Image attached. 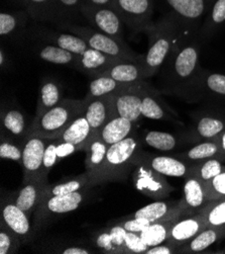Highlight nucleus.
<instances>
[{"instance_id": "nucleus-23", "label": "nucleus", "mask_w": 225, "mask_h": 254, "mask_svg": "<svg viewBox=\"0 0 225 254\" xmlns=\"http://www.w3.org/2000/svg\"><path fill=\"white\" fill-rule=\"evenodd\" d=\"M110 227L96 231L91 241L95 249L108 254H124V242L128 231L116 223H110Z\"/></svg>"}, {"instance_id": "nucleus-56", "label": "nucleus", "mask_w": 225, "mask_h": 254, "mask_svg": "<svg viewBox=\"0 0 225 254\" xmlns=\"http://www.w3.org/2000/svg\"><path fill=\"white\" fill-rule=\"evenodd\" d=\"M7 1L15 4V5H19L21 6L22 8H26L28 9L29 8V2L28 0H7Z\"/></svg>"}, {"instance_id": "nucleus-17", "label": "nucleus", "mask_w": 225, "mask_h": 254, "mask_svg": "<svg viewBox=\"0 0 225 254\" xmlns=\"http://www.w3.org/2000/svg\"><path fill=\"white\" fill-rule=\"evenodd\" d=\"M1 223L19 236L21 242H27L33 235L31 218L14 202L13 195L1 194Z\"/></svg>"}, {"instance_id": "nucleus-42", "label": "nucleus", "mask_w": 225, "mask_h": 254, "mask_svg": "<svg viewBox=\"0 0 225 254\" xmlns=\"http://www.w3.org/2000/svg\"><path fill=\"white\" fill-rule=\"evenodd\" d=\"M201 211L207 227L225 228V198L208 201Z\"/></svg>"}, {"instance_id": "nucleus-49", "label": "nucleus", "mask_w": 225, "mask_h": 254, "mask_svg": "<svg viewBox=\"0 0 225 254\" xmlns=\"http://www.w3.org/2000/svg\"><path fill=\"white\" fill-rule=\"evenodd\" d=\"M113 223L120 225L128 232L134 233H141L152 224L148 220L143 218H122L120 220L114 221Z\"/></svg>"}, {"instance_id": "nucleus-10", "label": "nucleus", "mask_w": 225, "mask_h": 254, "mask_svg": "<svg viewBox=\"0 0 225 254\" xmlns=\"http://www.w3.org/2000/svg\"><path fill=\"white\" fill-rule=\"evenodd\" d=\"M80 10L82 16L92 28L116 40L123 41V28L126 24L113 7L96 6L84 1Z\"/></svg>"}, {"instance_id": "nucleus-27", "label": "nucleus", "mask_w": 225, "mask_h": 254, "mask_svg": "<svg viewBox=\"0 0 225 254\" xmlns=\"http://www.w3.org/2000/svg\"><path fill=\"white\" fill-rule=\"evenodd\" d=\"M174 156L189 165L202 162L210 158H220L225 161L221 154L218 143L214 140L196 143V145H194L192 148L185 152H181V153L174 154Z\"/></svg>"}, {"instance_id": "nucleus-12", "label": "nucleus", "mask_w": 225, "mask_h": 254, "mask_svg": "<svg viewBox=\"0 0 225 254\" xmlns=\"http://www.w3.org/2000/svg\"><path fill=\"white\" fill-rule=\"evenodd\" d=\"M135 188L143 195L155 200H161L174 191L165 175L145 164H136L133 172Z\"/></svg>"}, {"instance_id": "nucleus-14", "label": "nucleus", "mask_w": 225, "mask_h": 254, "mask_svg": "<svg viewBox=\"0 0 225 254\" xmlns=\"http://www.w3.org/2000/svg\"><path fill=\"white\" fill-rule=\"evenodd\" d=\"M1 138L8 139L23 145L30 136L31 125H28L26 115L14 104L2 103L0 112Z\"/></svg>"}, {"instance_id": "nucleus-16", "label": "nucleus", "mask_w": 225, "mask_h": 254, "mask_svg": "<svg viewBox=\"0 0 225 254\" xmlns=\"http://www.w3.org/2000/svg\"><path fill=\"white\" fill-rule=\"evenodd\" d=\"M141 116L151 120L167 121L183 126L178 113L166 103L162 97V92L149 82L142 92Z\"/></svg>"}, {"instance_id": "nucleus-38", "label": "nucleus", "mask_w": 225, "mask_h": 254, "mask_svg": "<svg viewBox=\"0 0 225 254\" xmlns=\"http://www.w3.org/2000/svg\"><path fill=\"white\" fill-rule=\"evenodd\" d=\"M130 83L119 82L108 76H98L91 80L89 84V90L84 99L89 100L91 98L104 96L108 94H113L124 87H127Z\"/></svg>"}, {"instance_id": "nucleus-4", "label": "nucleus", "mask_w": 225, "mask_h": 254, "mask_svg": "<svg viewBox=\"0 0 225 254\" xmlns=\"http://www.w3.org/2000/svg\"><path fill=\"white\" fill-rule=\"evenodd\" d=\"M86 100L64 98L61 103L46 111L31 123L30 135L55 140L77 118L84 115Z\"/></svg>"}, {"instance_id": "nucleus-8", "label": "nucleus", "mask_w": 225, "mask_h": 254, "mask_svg": "<svg viewBox=\"0 0 225 254\" xmlns=\"http://www.w3.org/2000/svg\"><path fill=\"white\" fill-rule=\"evenodd\" d=\"M89 190L90 189H84L69 194L43 198L35 213L33 232L38 231L49 218L74 212L79 209L88 198Z\"/></svg>"}, {"instance_id": "nucleus-36", "label": "nucleus", "mask_w": 225, "mask_h": 254, "mask_svg": "<svg viewBox=\"0 0 225 254\" xmlns=\"http://www.w3.org/2000/svg\"><path fill=\"white\" fill-rule=\"evenodd\" d=\"M108 147L109 146L101 138L96 136L92 138L84 148V151L87 153L85 159L86 172L89 174L90 179L102 167Z\"/></svg>"}, {"instance_id": "nucleus-55", "label": "nucleus", "mask_w": 225, "mask_h": 254, "mask_svg": "<svg viewBox=\"0 0 225 254\" xmlns=\"http://www.w3.org/2000/svg\"><path fill=\"white\" fill-rule=\"evenodd\" d=\"M214 141H216L220 147L221 150V154L223 156V158L225 159V132L221 133L216 139H214Z\"/></svg>"}, {"instance_id": "nucleus-1", "label": "nucleus", "mask_w": 225, "mask_h": 254, "mask_svg": "<svg viewBox=\"0 0 225 254\" xmlns=\"http://www.w3.org/2000/svg\"><path fill=\"white\" fill-rule=\"evenodd\" d=\"M200 40L198 36L184 38L169 55L159 71V90L180 98L197 75L200 66Z\"/></svg>"}, {"instance_id": "nucleus-2", "label": "nucleus", "mask_w": 225, "mask_h": 254, "mask_svg": "<svg viewBox=\"0 0 225 254\" xmlns=\"http://www.w3.org/2000/svg\"><path fill=\"white\" fill-rule=\"evenodd\" d=\"M144 34L148 38V48L143 60L145 79L158 74L174 48L184 38L191 37L184 33L179 21L170 12L153 22Z\"/></svg>"}, {"instance_id": "nucleus-7", "label": "nucleus", "mask_w": 225, "mask_h": 254, "mask_svg": "<svg viewBox=\"0 0 225 254\" xmlns=\"http://www.w3.org/2000/svg\"><path fill=\"white\" fill-rule=\"evenodd\" d=\"M213 0H162L166 12L172 13L187 36H198Z\"/></svg>"}, {"instance_id": "nucleus-5", "label": "nucleus", "mask_w": 225, "mask_h": 254, "mask_svg": "<svg viewBox=\"0 0 225 254\" xmlns=\"http://www.w3.org/2000/svg\"><path fill=\"white\" fill-rule=\"evenodd\" d=\"M59 29L82 38L89 48L100 51L108 56L123 61H142L144 55L137 54L124 41L116 40L108 35L95 30L91 27H83L77 23L66 22L58 25Z\"/></svg>"}, {"instance_id": "nucleus-32", "label": "nucleus", "mask_w": 225, "mask_h": 254, "mask_svg": "<svg viewBox=\"0 0 225 254\" xmlns=\"http://www.w3.org/2000/svg\"><path fill=\"white\" fill-rule=\"evenodd\" d=\"M225 239V228L206 227L189 242L178 248L177 253H199Z\"/></svg>"}, {"instance_id": "nucleus-45", "label": "nucleus", "mask_w": 225, "mask_h": 254, "mask_svg": "<svg viewBox=\"0 0 225 254\" xmlns=\"http://www.w3.org/2000/svg\"><path fill=\"white\" fill-rule=\"evenodd\" d=\"M208 201L225 198V170L204 184Z\"/></svg>"}, {"instance_id": "nucleus-9", "label": "nucleus", "mask_w": 225, "mask_h": 254, "mask_svg": "<svg viewBox=\"0 0 225 254\" xmlns=\"http://www.w3.org/2000/svg\"><path fill=\"white\" fill-rule=\"evenodd\" d=\"M112 7L135 35L144 33L154 22L155 0H113Z\"/></svg>"}, {"instance_id": "nucleus-52", "label": "nucleus", "mask_w": 225, "mask_h": 254, "mask_svg": "<svg viewBox=\"0 0 225 254\" xmlns=\"http://www.w3.org/2000/svg\"><path fill=\"white\" fill-rule=\"evenodd\" d=\"M76 151H79L78 148L71 144V143H67V142H61L59 143L58 142V145H57V155H58V159L59 161L62 160L63 158L73 154L74 152Z\"/></svg>"}, {"instance_id": "nucleus-44", "label": "nucleus", "mask_w": 225, "mask_h": 254, "mask_svg": "<svg viewBox=\"0 0 225 254\" xmlns=\"http://www.w3.org/2000/svg\"><path fill=\"white\" fill-rule=\"evenodd\" d=\"M21 244V239L10 228L0 224V254L16 253Z\"/></svg>"}, {"instance_id": "nucleus-25", "label": "nucleus", "mask_w": 225, "mask_h": 254, "mask_svg": "<svg viewBox=\"0 0 225 254\" xmlns=\"http://www.w3.org/2000/svg\"><path fill=\"white\" fill-rule=\"evenodd\" d=\"M183 192L182 200L191 215L198 213L208 202L204 183L194 175L186 177Z\"/></svg>"}, {"instance_id": "nucleus-51", "label": "nucleus", "mask_w": 225, "mask_h": 254, "mask_svg": "<svg viewBox=\"0 0 225 254\" xmlns=\"http://www.w3.org/2000/svg\"><path fill=\"white\" fill-rule=\"evenodd\" d=\"M177 248L168 243L167 241L156 245L148 247V249L144 252V254H173V253H177Z\"/></svg>"}, {"instance_id": "nucleus-50", "label": "nucleus", "mask_w": 225, "mask_h": 254, "mask_svg": "<svg viewBox=\"0 0 225 254\" xmlns=\"http://www.w3.org/2000/svg\"><path fill=\"white\" fill-rule=\"evenodd\" d=\"M54 253H62V254H91L95 253L94 249L87 247V246H82L79 244H70L69 246L65 247H58L54 248L52 250Z\"/></svg>"}, {"instance_id": "nucleus-18", "label": "nucleus", "mask_w": 225, "mask_h": 254, "mask_svg": "<svg viewBox=\"0 0 225 254\" xmlns=\"http://www.w3.org/2000/svg\"><path fill=\"white\" fill-rule=\"evenodd\" d=\"M145 164L165 176L186 177L191 174V165L186 162L169 155L153 154L142 149L138 152L135 159L136 164Z\"/></svg>"}, {"instance_id": "nucleus-19", "label": "nucleus", "mask_w": 225, "mask_h": 254, "mask_svg": "<svg viewBox=\"0 0 225 254\" xmlns=\"http://www.w3.org/2000/svg\"><path fill=\"white\" fill-rule=\"evenodd\" d=\"M84 116L91 128L92 138L98 136L103 129V127L110 120L116 117L113 94L86 100V110Z\"/></svg>"}, {"instance_id": "nucleus-46", "label": "nucleus", "mask_w": 225, "mask_h": 254, "mask_svg": "<svg viewBox=\"0 0 225 254\" xmlns=\"http://www.w3.org/2000/svg\"><path fill=\"white\" fill-rule=\"evenodd\" d=\"M0 157H1V159L13 160L21 164L22 145L14 141L1 138V142H0Z\"/></svg>"}, {"instance_id": "nucleus-35", "label": "nucleus", "mask_w": 225, "mask_h": 254, "mask_svg": "<svg viewBox=\"0 0 225 254\" xmlns=\"http://www.w3.org/2000/svg\"><path fill=\"white\" fill-rule=\"evenodd\" d=\"M92 188L93 187L91 184L90 176L85 171L82 174L68 177V179H65L64 181H61L59 183H56L53 185L48 184L45 190L43 198L51 197L55 195H61V194H69L72 192L82 190L84 189H92Z\"/></svg>"}, {"instance_id": "nucleus-53", "label": "nucleus", "mask_w": 225, "mask_h": 254, "mask_svg": "<svg viewBox=\"0 0 225 254\" xmlns=\"http://www.w3.org/2000/svg\"><path fill=\"white\" fill-rule=\"evenodd\" d=\"M0 67H1L2 71H7L11 66H10V59L8 55L6 54L5 50L1 47L0 49Z\"/></svg>"}, {"instance_id": "nucleus-33", "label": "nucleus", "mask_w": 225, "mask_h": 254, "mask_svg": "<svg viewBox=\"0 0 225 254\" xmlns=\"http://www.w3.org/2000/svg\"><path fill=\"white\" fill-rule=\"evenodd\" d=\"M101 76H108L119 82H138L145 80L142 61H119Z\"/></svg>"}, {"instance_id": "nucleus-22", "label": "nucleus", "mask_w": 225, "mask_h": 254, "mask_svg": "<svg viewBox=\"0 0 225 254\" xmlns=\"http://www.w3.org/2000/svg\"><path fill=\"white\" fill-rule=\"evenodd\" d=\"M206 227L204 215L200 210L198 213L186 216L175 223L167 242L178 249L205 229Z\"/></svg>"}, {"instance_id": "nucleus-37", "label": "nucleus", "mask_w": 225, "mask_h": 254, "mask_svg": "<svg viewBox=\"0 0 225 254\" xmlns=\"http://www.w3.org/2000/svg\"><path fill=\"white\" fill-rule=\"evenodd\" d=\"M32 19L39 22H52L59 25L61 17L56 0H28Z\"/></svg>"}, {"instance_id": "nucleus-11", "label": "nucleus", "mask_w": 225, "mask_h": 254, "mask_svg": "<svg viewBox=\"0 0 225 254\" xmlns=\"http://www.w3.org/2000/svg\"><path fill=\"white\" fill-rule=\"evenodd\" d=\"M192 129L186 139L192 143L210 141L225 132V111L208 109L195 114Z\"/></svg>"}, {"instance_id": "nucleus-28", "label": "nucleus", "mask_w": 225, "mask_h": 254, "mask_svg": "<svg viewBox=\"0 0 225 254\" xmlns=\"http://www.w3.org/2000/svg\"><path fill=\"white\" fill-rule=\"evenodd\" d=\"M35 53L40 59L45 62L77 69L78 55H75L56 45L41 42L35 47Z\"/></svg>"}, {"instance_id": "nucleus-40", "label": "nucleus", "mask_w": 225, "mask_h": 254, "mask_svg": "<svg viewBox=\"0 0 225 254\" xmlns=\"http://www.w3.org/2000/svg\"><path fill=\"white\" fill-rule=\"evenodd\" d=\"M183 139L171 133L161 131H146L143 133L141 142L151 148L168 152L178 148Z\"/></svg>"}, {"instance_id": "nucleus-47", "label": "nucleus", "mask_w": 225, "mask_h": 254, "mask_svg": "<svg viewBox=\"0 0 225 254\" xmlns=\"http://www.w3.org/2000/svg\"><path fill=\"white\" fill-rule=\"evenodd\" d=\"M148 246L143 241L140 233L128 232L124 242V254H144Z\"/></svg>"}, {"instance_id": "nucleus-21", "label": "nucleus", "mask_w": 225, "mask_h": 254, "mask_svg": "<svg viewBox=\"0 0 225 254\" xmlns=\"http://www.w3.org/2000/svg\"><path fill=\"white\" fill-rule=\"evenodd\" d=\"M31 34L34 39L40 42L56 45L78 56L83 54L87 49H89V46L82 38L71 33L67 34L56 32L51 29L36 25L32 30Z\"/></svg>"}, {"instance_id": "nucleus-41", "label": "nucleus", "mask_w": 225, "mask_h": 254, "mask_svg": "<svg viewBox=\"0 0 225 254\" xmlns=\"http://www.w3.org/2000/svg\"><path fill=\"white\" fill-rule=\"evenodd\" d=\"M223 160L220 158H210L205 161L191 165V174L194 175L204 184L212 180L213 177L225 170Z\"/></svg>"}, {"instance_id": "nucleus-39", "label": "nucleus", "mask_w": 225, "mask_h": 254, "mask_svg": "<svg viewBox=\"0 0 225 254\" xmlns=\"http://www.w3.org/2000/svg\"><path fill=\"white\" fill-rule=\"evenodd\" d=\"M177 221L178 220H171L152 223L140 235L148 247L162 244L168 240L172 227Z\"/></svg>"}, {"instance_id": "nucleus-48", "label": "nucleus", "mask_w": 225, "mask_h": 254, "mask_svg": "<svg viewBox=\"0 0 225 254\" xmlns=\"http://www.w3.org/2000/svg\"><path fill=\"white\" fill-rule=\"evenodd\" d=\"M57 145H58V142L56 140H49L45 148L43 166H42V173H41L43 176H47L49 171L52 170V168L57 163H59V159L57 155Z\"/></svg>"}, {"instance_id": "nucleus-43", "label": "nucleus", "mask_w": 225, "mask_h": 254, "mask_svg": "<svg viewBox=\"0 0 225 254\" xmlns=\"http://www.w3.org/2000/svg\"><path fill=\"white\" fill-rule=\"evenodd\" d=\"M56 2L61 17L60 24L66 22L75 23L80 18L79 16H82L80 8L84 0H56Z\"/></svg>"}, {"instance_id": "nucleus-20", "label": "nucleus", "mask_w": 225, "mask_h": 254, "mask_svg": "<svg viewBox=\"0 0 225 254\" xmlns=\"http://www.w3.org/2000/svg\"><path fill=\"white\" fill-rule=\"evenodd\" d=\"M47 185V176L43 175L35 177L26 184H22L20 190L12 193L14 202L22 211L26 212L30 218H32L41 204Z\"/></svg>"}, {"instance_id": "nucleus-13", "label": "nucleus", "mask_w": 225, "mask_h": 254, "mask_svg": "<svg viewBox=\"0 0 225 254\" xmlns=\"http://www.w3.org/2000/svg\"><path fill=\"white\" fill-rule=\"evenodd\" d=\"M147 81L132 82L127 87L113 93V101L116 116L126 118L136 123L141 116L142 92Z\"/></svg>"}, {"instance_id": "nucleus-29", "label": "nucleus", "mask_w": 225, "mask_h": 254, "mask_svg": "<svg viewBox=\"0 0 225 254\" xmlns=\"http://www.w3.org/2000/svg\"><path fill=\"white\" fill-rule=\"evenodd\" d=\"M91 139V128L87 119L83 115L75 120L55 140L59 143H71L76 146L79 151H84V148L90 142Z\"/></svg>"}, {"instance_id": "nucleus-3", "label": "nucleus", "mask_w": 225, "mask_h": 254, "mask_svg": "<svg viewBox=\"0 0 225 254\" xmlns=\"http://www.w3.org/2000/svg\"><path fill=\"white\" fill-rule=\"evenodd\" d=\"M141 140L135 134L108 147L102 167L91 177L92 187L122 182L135 167V159L141 150Z\"/></svg>"}, {"instance_id": "nucleus-6", "label": "nucleus", "mask_w": 225, "mask_h": 254, "mask_svg": "<svg viewBox=\"0 0 225 254\" xmlns=\"http://www.w3.org/2000/svg\"><path fill=\"white\" fill-rule=\"evenodd\" d=\"M180 98L189 104L201 101L223 103L225 101V74L201 68Z\"/></svg>"}, {"instance_id": "nucleus-31", "label": "nucleus", "mask_w": 225, "mask_h": 254, "mask_svg": "<svg viewBox=\"0 0 225 254\" xmlns=\"http://www.w3.org/2000/svg\"><path fill=\"white\" fill-rule=\"evenodd\" d=\"M32 19L28 9L16 11L2 10L0 13V35L2 38H12L23 33L29 20Z\"/></svg>"}, {"instance_id": "nucleus-30", "label": "nucleus", "mask_w": 225, "mask_h": 254, "mask_svg": "<svg viewBox=\"0 0 225 254\" xmlns=\"http://www.w3.org/2000/svg\"><path fill=\"white\" fill-rule=\"evenodd\" d=\"M224 23L225 0H213L199 31L200 42H208Z\"/></svg>"}, {"instance_id": "nucleus-34", "label": "nucleus", "mask_w": 225, "mask_h": 254, "mask_svg": "<svg viewBox=\"0 0 225 254\" xmlns=\"http://www.w3.org/2000/svg\"><path fill=\"white\" fill-rule=\"evenodd\" d=\"M134 122L116 116L103 127L98 136L108 146H111L134 135Z\"/></svg>"}, {"instance_id": "nucleus-15", "label": "nucleus", "mask_w": 225, "mask_h": 254, "mask_svg": "<svg viewBox=\"0 0 225 254\" xmlns=\"http://www.w3.org/2000/svg\"><path fill=\"white\" fill-rule=\"evenodd\" d=\"M48 142V139L33 135H30L24 141L22 145V162L20 164L23 171L22 184L42 175L44 155Z\"/></svg>"}, {"instance_id": "nucleus-24", "label": "nucleus", "mask_w": 225, "mask_h": 254, "mask_svg": "<svg viewBox=\"0 0 225 254\" xmlns=\"http://www.w3.org/2000/svg\"><path fill=\"white\" fill-rule=\"evenodd\" d=\"M119 61L123 60L113 58L100 52V51L89 48L83 54L78 56L77 70H80L90 77L95 78L98 76H101L106 70L114 66Z\"/></svg>"}, {"instance_id": "nucleus-54", "label": "nucleus", "mask_w": 225, "mask_h": 254, "mask_svg": "<svg viewBox=\"0 0 225 254\" xmlns=\"http://www.w3.org/2000/svg\"><path fill=\"white\" fill-rule=\"evenodd\" d=\"M84 1L96 6H111L112 7V3H113V0H84Z\"/></svg>"}, {"instance_id": "nucleus-26", "label": "nucleus", "mask_w": 225, "mask_h": 254, "mask_svg": "<svg viewBox=\"0 0 225 254\" xmlns=\"http://www.w3.org/2000/svg\"><path fill=\"white\" fill-rule=\"evenodd\" d=\"M63 99V88L59 81L52 77L44 78L40 86L35 118L41 117L46 111L58 106Z\"/></svg>"}]
</instances>
